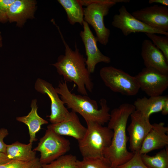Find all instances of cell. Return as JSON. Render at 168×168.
<instances>
[{
  "instance_id": "cell-1",
  "label": "cell",
  "mask_w": 168,
  "mask_h": 168,
  "mask_svg": "<svg viewBox=\"0 0 168 168\" xmlns=\"http://www.w3.org/2000/svg\"><path fill=\"white\" fill-rule=\"evenodd\" d=\"M135 110L133 104L126 103L112 110L107 127L113 131L110 146L105 151L104 156L111 168H116L128 161L134 153L127 148L128 138L126 135V126L130 115Z\"/></svg>"
},
{
  "instance_id": "cell-2",
  "label": "cell",
  "mask_w": 168,
  "mask_h": 168,
  "mask_svg": "<svg viewBox=\"0 0 168 168\" xmlns=\"http://www.w3.org/2000/svg\"><path fill=\"white\" fill-rule=\"evenodd\" d=\"M58 28L65 52L64 54L59 56L57 62L52 65L56 68L59 74L63 77L65 82H73L77 86L78 93L88 96L87 90L90 92L92 91L94 83L86 68V58L80 52L76 43L74 50L70 48Z\"/></svg>"
},
{
  "instance_id": "cell-3",
  "label": "cell",
  "mask_w": 168,
  "mask_h": 168,
  "mask_svg": "<svg viewBox=\"0 0 168 168\" xmlns=\"http://www.w3.org/2000/svg\"><path fill=\"white\" fill-rule=\"evenodd\" d=\"M61 100L68 109L80 114L86 122L91 121L103 125L108 123L110 117L106 100L101 98L99 102L100 108L98 109L96 101L88 96L76 95L69 90L66 82H59L58 87L55 88Z\"/></svg>"
},
{
  "instance_id": "cell-4",
  "label": "cell",
  "mask_w": 168,
  "mask_h": 168,
  "mask_svg": "<svg viewBox=\"0 0 168 168\" xmlns=\"http://www.w3.org/2000/svg\"><path fill=\"white\" fill-rule=\"evenodd\" d=\"M83 8L84 20L94 30L97 41L106 45L109 41L110 30L104 23V17L112 7L119 3H128L129 0H78Z\"/></svg>"
},
{
  "instance_id": "cell-5",
  "label": "cell",
  "mask_w": 168,
  "mask_h": 168,
  "mask_svg": "<svg viewBox=\"0 0 168 168\" xmlns=\"http://www.w3.org/2000/svg\"><path fill=\"white\" fill-rule=\"evenodd\" d=\"M87 130L83 138L78 141L79 150L83 158L104 156L105 150L110 145L113 131L95 122H86Z\"/></svg>"
},
{
  "instance_id": "cell-6",
  "label": "cell",
  "mask_w": 168,
  "mask_h": 168,
  "mask_svg": "<svg viewBox=\"0 0 168 168\" xmlns=\"http://www.w3.org/2000/svg\"><path fill=\"white\" fill-rule=\"evenodd\" d=\"M99 74L105 85L114 92L131 96L137 94L140 89L135 76L121 69L106 66L100 69Z\"/></svg>"
},
{
  "instance_id": "cell-7",
  "label": "cell",
  "mask_w": 168,
  "mask_h": 168,
  "mask_svg": "<svg viewBox=\"0 0 168 168\" xmlns=\"http://www.w3.org/2000/svg\"><path fill=\"white\" fill-rule=\"evenodd\" d=\"M70 149L69 141L47 129L40 138L37 146L33 150L40 152L39 161L41 164H47L65 155Z\"/></svg>"
},
{
  "instance_id": "cell-8",
  "label": "cell",
  "mask_w": 168,
  "mask_h": 168,
  "mask_svg": "<svg viewBox=\"0 0 168 168\" xmlns=\"http://www.w3.org/2000/svg\"><path fill=\"white\" fill-rule=\"evenodd\" d=\"M134 76L140 89L149 97L161 95L168 87V74L153 68L145 67Z\"/></svg>"
},
{
  "instance_id": "cell-9",
  "label": "cell",
  "mask_w": 168,
  "mask_h": 168,
  "mask_svg": "<svg viewBox=\"0 0 168 168\" xmlns=\"http://www.w3.org/2000/svg\"><path fill=\"white\" fill-rule=\"evenodd\" d=\"M119 13L114 15L111 24L120 29L123 34L127 36L133 33H155L168 36V32H164L150 27L134 17L123 5L119 9Z\"/></svg>"
},
{
  "instance_id": "cell-10",
  "label": "cell",
  "mask_w": 168,
  "mask_h": 168,
  "mask_svg": "<svg viewBox=\"0 0 168 168\" xmlns=\"http://www.w3.org/2000/svg\"><path fill=\"white\" fill-rule=\"evenodd\" d=\"M35 88L38 92L47 94L51 101V114L47 116L51 124L62 122L70 116V112L65 106L64 103L60 98L58 94L52 84L40 78L36 81Z\"/></svg>"
},
{
  "instance_id": "cell-11",
  "label": "cell",
  "mask_w": 168,
  "mask_h": 168,
  "mask_svg": "<svg viewBox=\"0 0 168 168\" xmlns=\"http://www.w3.org/2000/svg\"><path fill=\"white\" fill-rule=\"evenodd\" d=\"M136 19L153 28L168 32V8L154 4L133 12Z\"/></svg>"
},
{
  "instance_id": "cell-12",
  "label": "cell",
  "mask_w": 168,
  "mask_h": 168,
  "mask_svg": "<svg viewBox=\"0 0 168 168\" xmlns=\"http://www.w3.org/2000/svg\"><path fill=\"white\" fill-rule=\"evenodd\" d=\"M82 26L83 29L80 31V35L85 47L86 68L91 74L94 72L97 64L101 62L109 63L111 59L103 54L98 48L96 38L88 23L84 21Z\"/></svg>"
},
{
  "instance_id": "cell-13",
  "label": "cell",
  "mask_w": 168,
  "mask_h": 168,
  "mask_svg": "<svg viewBox=\"0 0 168 168\" xmlns=\"http://www.w3.org/2000/svg\"><path fill=\"white\" fill-rule=\"evenodd\" d=\"M131 121L127 128L129 135V149L132 152H139L142 143L152 127L148 118L135 110L131 115Z\"/></svg>"
},
{
  "instance_id": "cell-14",
  "label": "cell",
  "mask_w": 168,
  "mask_h": 168,
  "mask_svg": "<svg viewBox=\"0 0 168 168\" xmlns=\"http://www.w3.org/2000/svg\"><path fill=\"white\" fill-rule=\"evenodd\" d=\"M141 55L145 67L153 68L168 74V61L151 40L145 39L142 41Z\"/></svg>"
},
{
  "instance_id": "cell-15",
  "label": "cell",
  "mask_w": 168,
  "mask_h": 168,
  "mask_svg": "<svg viewBox=\"0 0 168 168\" xmlns=\"http://www.w3.org/2000/svg\"><path fill=\"white\" fill-rule=\"evenodd\" d=\"M47 128L58 135L72 137L78 141L83 138L87 130L81 123L77 113L72 110L67 119L58 123L50 124Z\"/></svg>"
},
{
  "instance_id": "cell-16",
  "label": "cell",
  "mask_w": 168,
  "mask_h": 168,
  "mask_svg": "<svg viewBox=\"0 0 168 168\" xmlns=\"http://www.w3.org/2000/svg\"><path fill=\"white\" fill-rule=\"evenodd\" d=\"M168 127L165 123L152 124V127L144 139L139 152L141 154H147L154 150L161 149L168 144Z\"/></svg>"
},
{
  "instance_id": "cell-17",
  "label": "cell",
  "mask_w": 168,
  "mask_h": 168,
  "mask_svg": "<svg viewBox=\"0 0 168 168\" xmlns=\"http://www.w3.org/2000/svg\"><path fill=\"white\" fill-rule=\"evenodd\" d=\"M36 4L34 0H15L6 13L8 21L22 27L27 19L34 18Z\"/></svg>"
},
{
  "instance_id": "cell-18",
  "label": "cell",
  "mask_w": 168,
  "mask_h": 168,
  "mask_svg": "<svg viewBox=\"0 0 168 168\" xmlns=\"http://www.w3.org/2000/svg\"><path fill=\"white\" fill-rule=\"evenodd\" d=\"M30 107L31 111L27 115L17 117L16 120L27 126L30 137L29 142L33 143L37 140L36 134L41 129V126L47 124L48 121L41 117L38 114L36 99L32 100Z\"/></svg>"
},
{
  "instance_id": "cell-19",
  "label": "cell",
  "mask_w": 168,
  "mask_h": 168,
  "mask_svg": "<svg viewBox=\"0 0 168 168\" xmlns=\"http://www.w3.org/2000/svg\"><path fill=\"white\" fill-rule=\"evenodd\" d=\"M168 98L167 96H150L149 98L144 96L137 99L133 105L135 110L149 118L152 114L161 111L165 102Z\"/></svg>"
},
{
  "instance_id": "cell-20",
  "label": "cell",
  "mask_w": 168,
  "mask_h": 168,
  "mask_svg": "<svg viewBox=\"0 0 168 168\" xmlns=\"http://www.w3.org/2000/svg\"><path fill=\"white\" fill-rule=\"evenodd\" d=\"M32 143L27 144L16 141L7 145L6 154L10 160L28 161L36 157V152L32 149Z\"/></svg>"
},
{
  "instance_id": "cell-21",
  "label": "cell",
  "mask_w": 168,
  "mask_h": 168,
  "mask_svg": "<svg viewBox=\"0 0 168 168\" xmlns=\"http://www.w3.org/2000/svg\"><path fill=\"white\" fill-rule=\"evenodd\" d=\"M65 10L69 23H78L82 26L84 21L83 8L78 0H58Z\"/></svg>"
},
{
  "instance_id": "cell-22",
  "label": "cell",
  "mask_w": 168,
  "mask_h": 168,
  "mask_svg": "<svg viewBox=\"0 0 168 168\" xmlns=\"http://www.w3.org/2000/svg\"><path fill=\"white\" fill-rule=\"evenodd\" d=\"M141 157L143 162L149 168H168L167 146L154 156L144 154L141 155Z\"/></svg>"
},
{
  "instance_id": "cell-23",
  "label": "cell",
  "mask_w": 168,
  "mask_h": 168,
  "mask_svg": "<svg viewBox=\"0 0 168 168\" xmlns=\"http://www.w3.org/2000/svg\"><path fill=\"white\" fill-rule=\"evenodd\" d=\"M78 160L75 155L65 154L49 163L42 164L41 168H77Z\"/></svg>"
},
{
  "instance_id": "cell-24",
  "label": "cell",
  "mask_w": 168,
  "mask_h": 168,
  "mask_svg": "<svg viewBox=\"0 0 168 168\" xmlns=\"http://www.w3.org/2000/svg\"><path fill=\"white\" fill-rule=\"evenodd\" d=\"M77 168H111L110 163L104 157L83 158L78 160Z\"/></svg>"
},
{
  "instance_id": "cell-25",
  "label": "cell",
  "mask_w": 168,
  "mask_h": 168,
  "mask_svg": "<svg viewBox=\"0 0 168 168\" xmlns=\"http://www.w3.org/2000/svg\"><path fill=\"white\" fill-rule=\"evenodd\" d=\"M42 164L39 158L28 161L11 160L4 164L0 165V168H41Z\"/></svg>"
},
{
  "instance_id": "cell-26",
  "label": "cell",
  "mask_w": 168,
  "mask_h": 168,
  "mask_svg": "<svg viewBox=\"0 0 168 168\" xmlns=\"http://www.w3.org/2000/svg\"><path fill=\"white\" fill-rule=\"evenodd\" d=\"M153 44L163 53L168 61V36L157 35L155 33H145Z\"/></svg>"
},
{
  "instance_id": "cell-27",
  "label": "cell",
  "mask_w": 168,
  "mask_h": 168,
  "mask_svg": "<svg viewBox=\"0 0 168 168\" xmlns=\"http://www.w3.org/2000/svg\"><path fill=\"white\" fill-rule=\"evenodd\" d=\"M116 168H149L143 162L139 152L134 153L132 158Z\"/></svg>"
},
{
  "instance_id": "cell-28",
  "label": "cell",
  "mask_w": 168,
  "mask_h": 168,
  "mask_svg": "<svg viewBox=\"0 0 168 168\" xmlns=\"http://www.w3.org/2000/svg\"><path fill=\"white\" fill-rule=\"evenodd\" d=\"M8 135L7 129L5 128L0 129V152L6 153L7 144L3 141V139Z\"/></svg>"
},
{
  "instance_id": "cell-29",
  "label": "cell",
  "mask_w": 168,
  "mask_h": 168,
  "mask_svg": "<svg viewBox=\"0 0 168 168\" xmlns=\"http://www.w3.org/2000/svg\"><path fill=\"white\" fill-rule=\"evenodd\" d=\"M15 0H0V11L6 14Z\"/></svg>"
},
{
  "instance_id": "cell-30",
  "label": "cell",
  "mask_w": 168,
  "mask_h": 168,
  "mask_svg": "<svg viewBox=\"0 0 168 168\" xmlns=\"http://www.w3.org/2000/svg\"><path fill=\"white\" fill-rule=\"evenodd\" d=\"M11 160L6 153L0 152V165L7 163Z\"/></svg>"
},
{
  "instance_id": "cell-31",
  "label": "cell",
  "mask_w": 168,
  "mask_h": 168,
  "mask_svg": "<svg viewBox=\"0 0 168 168\" xmlns=\"http://www.w3.org/2000/svg\"><path fill=\"white\" fill-rule=\"evenodd\" d=\"M149 4L152 3H159L161 4L163 6L167 7L168 6V0H149L148 1Z\"/></svg>"
},
{
  "instance_id": "cell-32",
  "label": "cell",
  "mask_w": 168,
  "mask_h": 168,
  "mask_svg": "<svg viewBox=\"0 0 168 168\" xmlns=\"http://www.w3.org/2000/svg\"><path fill=\"white\" fill-rule=\"evenodd\" d=\"M161 112L162 114L163 115H166L168 114V98L165 100Z\"/></svg>"
},
{
  "instance_id": "cell-33",
  "label": "cell",
  "mask_w": 168,
  "mask_h": 168,
  "mask_svg": "<svg viewBox=\"0 0 168 168\" xmlns=\"http://www.w3.org/2000/svg\"><path fill=\"white\" fill-rule=\"evenodd\" d=\"M8 21L6 14L0 11V22L5 23Z\"/></svg>"
},
{
  "instance_id": "cell-34",
  "label": "cell",
  "mask_w": 168,
  "mask_h": 168,
  "mask_svg": "<svg viewBox=\"0 0 168 168\" xmlns=\"http://www.w3.org/2000/svg\"><path fill=\"white\" fill-rule=\"evenodd\" d=\"M2 38L1 34V32L0 31V48H1L2 46Z\"/></svg>"
}]
</instances>
